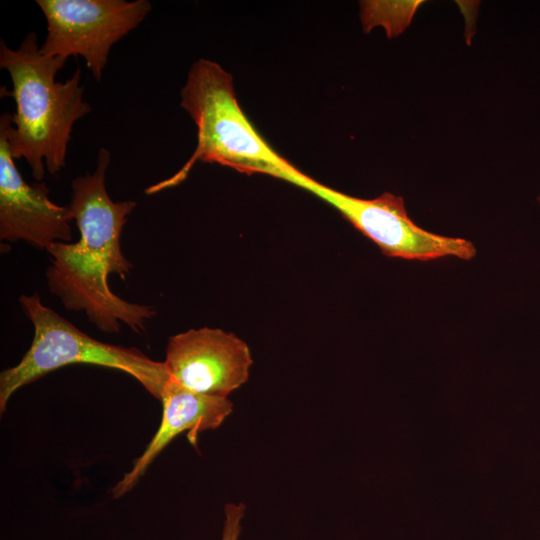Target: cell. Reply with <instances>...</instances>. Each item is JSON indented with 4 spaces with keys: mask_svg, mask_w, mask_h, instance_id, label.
I'll return each mask as SVG.
<instances>
[{
    "mask_svg": "<svg viewBox=\"0 0 540 540\" xmlns=\"http://www.w3.org/2000/svg\"><path fill=\"white\" fill-rule=\"evenodd\" d=\"M536 199H537L538 205L540 206V195H538Z\"/></svg>",
    "mask_w": 540,
    "mask_h": 540,
    "instance_id": "7c38bea8",
    "label": "cell"
},
{
    "mask_svg": "<svg viewBox=\"0 0 540 540\" xmlns=\"http://www.w3.org/2000/svg\"><path fill=\"white\" fill-rule=\"evenodd\" d=\"M47 21L40 51L48 57L82 56L97 81L112 46L151 11L148 0H37Z\"/></svg>",
    "mask_w": 540,
    "mask_h": 540,
    "instance_id": "8992f818",
    "label": "cell"
},
{
    "mask_svg": "<svg viewBox=\"0 0 540 540\" xmlns=\"http://www.w3.org/2000/svg\"><path fill=\"white\" fill-rule=\"evenodd\" d=\"M160 401V425L132 468L112 488L114 498L129 492L156 457L179 434L186 433L189 442L196 448L199 434L217 429L233 411V403L228 398L193 392L170 378L164 386Z\"/></svg>",
    "mask_w": 540,
    "mask_h": 540,
    "instance_id": "9c48e42d",
    "label": "cell"
},
{
    "mask_svg": "<svg viewBox=\"0 0 540 540\" xmlns=\"http://www.w3.org/2000/svg\"><path fill=\"white\" fill-rule=\"evenodd\" d=\"M66 59L41 53L36 33L29 32L18 49L1 40L0 67L8 71L12 90L1 87V96H11L14 114L0 117L14 159L24 158L32 176L41 182L45 168L54 175L65 166L74 123L90 112L83 99L78 67L65 82L55 80Z\"/></svg>",
    "mask_w": 540,
    "mask_h": 540,
    "instance_id": "7a4b0ae2",
    "label": "cell"
},
{
    "mask_svg": "<svg viewBox=\"0 0 540 540\" xmlns=\"http://www.w3.org/2000/svg\"><path fill=\"white\" fill-rule=\"evenodd\" d=\"M109 163L110 152L100 148L95 171L72 181L68 207L80 237L74 243H56L47 251L51 263L46 280L50 292L67 310L84 312L98 329L118 333L124 323L140 332L156 310L120 298L108 282L110 274L125 279L132 268L121 250L120 238L128 215L136 207L135 201L115 202L109 196L105 185Z\"/></svg>",
    "mask_w": 540,
    "mask_h": 540,
    "instance_id": "6da1fadb",
    "label": "cell"
},
{
    "mask_svg": "<svg viewBox=\"0 0 540 540\" xmlns=\"http://www.w3.org/2000/svg\"><path fill=\"white\" fill-rule=\"evenodd\" d=\"M19 303L31 321V345L18 364L0 373V412L21 387L72 364H90L117 369L135 378L160 400L169 375L163 362L155 361L137 348L101 342L41 302L37 294L21 295Z\"/></svg>",
    "mask_w": 540,
    "mask_h": 540,
    "instance_id": "277c9868",
    "label": "cell"
},
{
    "mask_svg": "<svg viewBox=\"0 0 540 540\" xmlns=\"http://www.w3.org/2000/svg\"><path fill=\"white\" fill-rule=\"evenodd\" d=\"M243 503H227L224 507V524L221 540H238L242 519L245 516Z\"/></svg>",
    "mask_w": 540,
    "mask_h": 540,
    "instance_id": "8fae6325",
    "label": "cell"
},
{
    "mask_svg": "<svg viewBox=\"0 0 540 540\" xmlns=\"http://www.w3.org/2000/svg\"><path fill=\"white\" fill-rule=\"evenodd\" d=\"M282 179L332 205L389 257L430 261L443 257L470 260L476 255L474 245L464 238L442 236L419 227L409 217L400 196L387 192L373 199L357 198L327 187L297 168Z\"/></svg>",
    "mask_w": 540,
    "mask_h": 540,
    "instance_id": "5b68a950",
    "label": "cell"
},
{
    "mask_svg": "<svg viewBox=\"0 0 540 540\" xmlns=\"http://www.w3.org/2000/svg\"><path fill=\"white\" fill-rule=\"evenodd\" d=\"M180 96V106L197 127L196 148L178 172L147 187L146 194L178 185L197 161L276 178L293 166L271 148L248 120L236 99L231 74L218 63L208 59L194 62Z\"/></svg>",
    "mask_w": 540,
    "mask_h": 540,
    "instance_id": "3957f363",
    "label": "cell"
},
{
    "mask_svg": "<svg viewBox=\"0 0 540 540\" xmlns=\"http://www.w3.org/2000/svg\"><path fill=\"white\" fill-rule=\"evenodd\" d=\"M422 1H367L361 5L364 27H385L388 37L400 34L411 22Z\"/></svg>",
    "mask_w": 540,
    "mask_h": 540,
    "instance_id": "30bf717a",
    "label": "cell"
},
{
    "mask_svg": "<svg viewBox=\"0 0 540 540\" xmlns=\"http://www.w3.org/2000/svg\"><path fill=\"white\" fill-rule=\"evenodd\" d=\"M163 363L182 387L228 398L247 382L253 360L247 343L235 334L202 327L171 336Z\"/></svg>",
    "mask_w": 540,
    "mask_h": 540,
    "instance_id": "52a82bcc",
    "label": "cell"
},
{
    "mask_svg": "<svg viewBox=\"0 0 540 540\" xmlns=\"http://www.w3.org/2000/svg\"><path fill=\"white\" fill-rule=\"evenodd\" d=\"M48 194L44 182H25L0 129V239L24 241L46 251L56 243L71 242L72 212L53 203Z\"/></svg>",
    "mask_w": 540,
    "mask_h": 540,
    "instance_id": "ba28073f",
    "label": "cell"
}]
</instances>
